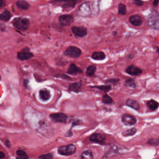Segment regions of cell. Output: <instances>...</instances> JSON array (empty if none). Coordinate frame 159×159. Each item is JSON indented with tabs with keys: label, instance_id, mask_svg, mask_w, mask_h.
Wrapping results in <instances>:
<instances>
[{
	"label": "cell",
	"instance_id": "cell-2",
	"mask_svg": "<svg viewBox=\"0 0 159 159\" xmlns=\"http://www.w3.org/2000/svg\"><path fill=\"white\" fill-rule=\"evenodd\" d=\"M81 2V0H54L51 3L55 6H60L63 9H67L74 8Z\"/></svg>",
	"mask_w": 159,
	"mask_h": 159
},
{
	"label": "cell",
	"instance_id": "cell-9",
	"mask_svg": "<svg viewBox=\"0 0 159 159\" xmlns=\"http://www.w3.org/2000/svg\"><path fill=\"white\" fill-rule=\"evenodd\" d=\"M50 118L52 121L55 123H65L67 119V116L64 113H54L50 115Z\"/></svg>",
	"mask_w": 159,
	"mask_h": 159
},
{
	"label": "cell",
	"instance_id": "cell-6",
	"mask_svg": "<svg viewBox=\"0 0 159 159\" xmlns=\"http://www.w3.org/2000/svg\"><path fill=\"white\" fill-rule=\"evenodd\" d=\"M33 56L34 54L29 51V49L27 47L21 52H18L17 55L18 59H20L21 60H26L30 59L33 57Z\"/></svg>",
	"mask_w": 159,
	"mask_h": 159
},
{
	"label": "cell",
	"instance_id": "cell-35",
	"mask_svg": "<svg viewBox=\"0 0 159 159\" xmlns=\"http://www.w3.org/2000/svg\"><path fill=\"white\" fill-rule=\"evenodd\" d=\"M57 77L65 79V80H71L70 78H69V76L67 75H57Z\"/></svg>",
	"mask_w": 159,
	"mask_h": 159
},
{
	"label": "cell",
	"instance_id": "cell-27",
	"mask_svg": "<svg viewBox=\"0 0 159 159\" xmlns=\"http://www.w3.org/2000/svg\"><path fill=\"white\" fill-rule=\"evenodd\" d=\"M102 101L105 104H106V105H111L112 103H113V99L107 94L103 95L102 98Z\"/></svg>",
	"mask_w": 159,
	"mask_h": 159
},
{
	"label": "cell",
	"instance_id": "cell-10",
	"mask_svg": "<svg viewBox=\"0 0 159 159\" xmlns=\"http://www.w3.org/2000/svg\"><path fill=\"white\" fill-rule=\"evenodd\" d=\"M72 31L79 37H83L87 34V29L83 26H73L72 27Z\"/></svg>",
	"mask_w": 159,
	"mask_h": 159
},
{
	"label": "cell",
	"instance_id": "cell-26",
	"mask_svg": "<svg viewBox=\"0 0 159 159\" xmlns=\"http://www.w3.org/2000/svg\"><path fill=\"white\" fill-rule=\"evenodd\" d=\"M125 86L129 87V88H135L136 87V84L135 81L132 79V78H129L126 80L125 81Z\"/></svg>",
	"mask_w": 159,
	"mask_h": 159
},
{
	"label": "cell",
	"instance_id": "cell-29",
	"mask_svg": "<svg viewBox=\"0 0 159 159\" xmlns=\"http://www.w3.org/2000/svg\"><path fill=\"white\" fill-rule=\"evenodd\" d=\"M147 144L152 146L159 147V139H156V138L150 139L147 141Z\"/></svg>",
	"mask_w": 159,
	"mask_h": 159
},
{
	"label": "cell",
	"instance_id": "cell-25",
	"mask_svg": "<svg viewBox=\"0 0 159 159\" xmlns=\"http://www.w3.org/2000/svg\"><path fill=\"white\" fill-rule=\"evenodd\" d=\"M17 157L16 159H28V156L27 154L22 150H17L16 151Z\"/></svg>",
	"mask_w": 159,
	"mask_h": 159
},
{
	"label": "cell",
	"instance_id": "cell-18",
	"mask_svg": "<svg viewBox=\"0 0 159 159\" xmlns=\"http://www.w3.org/2000/svg\"><path fill=\"white\" fill-rule=\"evenodd\" d=\"M39 96L42 100L47 101L50 98V93L47 90L43 89L39 91Z\"/></svg>",
	"mask_w": 159,
	"mask_h": 159
},
{
	"label": "cell",
	"instance_id": "cell-39",
	"mask_svg": "<svg viewBox=\"0 0 159 159\" xmlns=\"http://www.w3.org/2000/svg\"><path fill=\"white\" fill-rule=\"evenodd\" d=\"M158 3H159V0H154L153 5H154V6H157Z\"/></svg>",
	"mask_w": 159,
	"mask_h": 159
},
{
	"label": "cell",
	"instance_id": "cell-14",
	"mask_svg": "<svg viewBox=\"0 0 159 159\" xmlns=\"http://www.w3.org/2000/svg\"><path fill=\"white\" fill-rule=\"evenodd\" d=\"M80 73H82V70L80 69L78 67H77L75 64H74V63L70 64L69 68L67 70V73L75 75H77Z\"/></svg>",
	"mask_w": 159,
	"mask_h": 159
},
{
	"label": "cell",
	"instance_id": "cell-3",
	"mask_svg": "<svg viewBox=\"0 0 159 159\" xmlns=\"http://www.w3.org/2000/svg\"><path fill=\"white\" fill-rule=\"evenodd\" d=\"M76 152V146L70 144L67 145L61 146L58 149V152L62 155H72Z\"/></svg>",
	"mask_w": 159,
	"mask_h": 159
},
{
	"label": "cell",
	"instance_id": "cell-20",
	"mask_svg": "<svg viewBox=\"0 0 159 159\" xmlns=\"http://www.w3.org/2000/svg\"><path fill=\"white\" fill-rule=\"evenodd\" d=\"M147 105L151 111H155L158 108L159 103L154 99H151L147 102Z\"/></svg>",
	"mask_w": 159,
	"mask_h": 159
},
{
	"label": "cell",
	"instance_id": "cell-12",
	"mask_svg": "<svg viewBox=\"0 0 159 159\" xmlns=\"http://www.w3.org/2000/svg\"><path fill=\"white\" fill-rule=\"evenodd\" d=\"M126 72L130 75L137 76L140 74H141L142 72V70L140 68L135 66V65H129V66H128L126 68Z\"/></svg>",
	"mask_w": 159,
	"mask_h": 159
},
{
	"label": "cell",
	"instance_id": "cell-40",
	"mask_svg": "<svg viewBox=\"0 0 159 159\" xmlns=\"http://www.w3.org/2000/svg\"><path fill=\"white\" fill-rule=\"evenodd\" d=\"M157 52H158V53H159V47L157 48Z\"/></svg>",
	"mask_w": 159,
	"mask_h": 159
},
{
	"label": "cell",
	"instance_id": "cell-23",
	"mask_svg": "<svg viewBox=\"0 0 159 159\" xmlns=\"http://www.w3.org/2000/svg\"><path fill=\"white\" fill-rule=\"evenodd\" d=\"M81 159H94V158H93V153L90 150L84 151L81 154Z\"/></svg>",
	"mask_w": 159,
	"mask_h": 159
},
{
	"label": "cell",
	"instance_id": "cell-33",
	"mask_svg": "<svg viewBox=\"0 0 159 159\" xmlns=\"http://www.w3.org/2000/svg\"><path fill=\"white\" fill-rule=\"evenodd\" d=\"M83 122L79 120V119H75V120H73V123H72V127L70 129H72V127L75 126H78V125H80L81 124H82Z\"/></svg>",
	"mask_w": 159,
	"mask_h": 159
},
{
	"label": "cell",
	"instance_id": "cell-24",
	"mask_svg": "<svg viewBox=\"0 0 159 159\" xmlns=\"http://www.w3.org/2000/svg\"><path fill=\"white\" fill-rule=\"evenodd\" d=\"M96 70V66H95V65H90V66H88V67L87 69L86 74L88 76L91 77L95 74Z\"/></svg>",
	"mask_w": 159,
	"mask_h": 159
},
{
	"label": "cell",
	"instance_id": "cell-11",
	"mask_svg": "<svg viewBox=\"0 0 159 159\" xmlns=\"http://www.w3.org/2000/svg\"><path fill=\"white\" fill-rule=\"evenodd\" d=\"M106 140V136L100 133H95L92 134L90 137V141L93 142L98 144H103Z\"/></svg>",
	"mask_w": 159,
	"mask_h": 159
},
{
	"label": "cell",
	"instance_id": "cell-22",
	"mask_svg": "<svg viewBox=\"0 0 159 159\" xmlns=\"http://www.w3.org/2000/svg\"><path fill=\"white\" fill-rule=\"evenodd\" d=\"M137 133V129L136 128H130L128 129L122 133V135L124 137H128V136H133L136 134Z\"/></svg>",
	"mask_w": 159,
	"mask_h": 159
},
{
	"label": "cell",
	"instance_id": "cell-7",
	"mask_svg": "<svg viewBox=\"0 0 159 159\" xmlns=\"http://www.w3.org/2000/svg\"><path fill=\"white\" fill-rule=\"evenodd\" d=\"M121 121H122V123L125 126H134L137 123V120L136 118L129 114L123 115L122 118H121Z\"/></svg>",
	"mask_w": 159,
	"mask_h": 159
},
{
	"label": "cell",
	"instance_id": "cell-4",
	"mask_svg": "<svg viewBox=\"0 0 159 159\" xmlns=\"http://www.w3.org/2000/svg\"><path fill=\"white\" fill-rule=\"evenodd\" d=\"M64 55L71 58H78L81 55V50L75 46H70L63 52Z\"/></svg>",
	"mask_w": 159,
	"mask_h": 159
},
{
	"label": "cell",
	"instance_id": "cell-17",
	"mask_svg": "<svg viewBox=\"0 0 159 159\" xmlns=\"http://www.w3.org/2000/svg\"><path fill=\"white\" fill-rule=\"evenodd\" d=\"M16 6H17V8L23 9V10H26V9H28L30 7L29 3L25 1V0H18L16 2Z\"/></svg>",
	"mask_w": 159,
	"mask_h": 159
},
{
	"label": "cell",
	"instance_id": "cell-37",
	"mask_svg": "<svg viewBox=\"0 0 159 159\" xmlns=\"http://www.w3.org/2000/svg\"><path fill=\"white\" fill-rule=\"evenodd\" d=\"M5 158V154L4 152L0 151V159H3Z\"/></svg>",
	"mask_w": 159,
	"mask_h": 159
},
{
	"label": "cell",
	"instance_id": "cell-1",
	"mask_svg": "<svg viewBox=\"0 0 159 159\" xmlns=\"http://www.w3.org/2000/svg\"><path fill=\"white\" fill-rule=\"evenodd\" d=\"M13 24L16 29L24 31L27 30L29 27L30 22L29 20L25 17H16L13 21Z\"/></svg>",
	"mask_w": 159,
	"mask_h": 159
},
{
	"label": "cell",
	"instance_id": "cell-30",
	"mask_svg": "<svg viewBox=\"0 0 159 159\" xmlns=\"http://www.w3.org/2000/svg\"><path fill=\"white\" fill-rule=\"evenodd\" d=\"M91 88H95L99 89L101 91H103L105 92H108L111 89V87L110 85H101V86H94L91 87Z\"/></svg>",
	"mask_w": 159,
	"mask_h": 159
},
{
	"label": "cell",
	"instance_id": "cell-8",
	"mask_svg": "<svg viewBox=\"0 0 159 159\" xmlns=\"http://www.w3.org/2000/svg\"><path fill=\"white\" fill-rule=\"evenodd\" d=\"M60 24L63 26H69L73 22V17L70 14L61 15L59 18Z\"/></svg>",
	"mask_w": 159,
	"mask_h": 159
},
{
	"label": "cell",
	"instance_id": "cell-5",
	"mask_svg": "<svg viewBox=\"0 0 159 159\" xmlns=\"http://www.w3.org/2000/svg\"><path fill=\"white\" fill-rule=\"evenodd\" d=\"M148 24L155 29H159V17L155 13H152L149 16L148 19Z\"/></svg>",
	"mask_w": 159,
	"mask_h": 159
},
{
	"label": "cell",
	"instance_id": "cell-36",
	"mask_svg": "<svg viewBox=\"0 0 159 159\" xmlns=\"http://www.w3.org/2000/svg\"><path fill=\"white\" fill-rule=\"evenodd\" d=\"M5 0H0V9L5 6Z\"/></svg>",
	"mask_w": 159,
	"mask_h": 159
},
{
	"label": "cell",
	"instance_id": "cell-34",
	"mask_svg": "<svg viewBox=\"0 0 159 159\" xmlns=\"http://www.w3.org/2000/svg\"><path fill=\"white\" fill-rule=\"evenodd\" d=\"M133 1L135 5H136L137 6H142L144 4V3L142 1H141V0H133Z\"/></svg>",
	"mask_w": 159,
	"mask_h": 159
},
{
	"label": "cell",
	"instance_id": "cell-21",
	"mask_svg": "<svg viewBox=\"0 0 159 159\" xmlns=\"http://www.w3.org/2000/svg\"><path fill=\"white\" fill-rule=\"evenodd\" d=\"M11 17V14L9 11L5 10L3 13L0 14V20L3 21H8Z\"/></svg>",
	"mask_w": 159,
	"mask_h": 159
},
{
	"label": "cell",
	"instance_id": "cell-28",
	"mask_svg": "<svg viewBox=\"0 0 159 159\" xmlns=\"http://www.w3.org/2000/svg\"><path fill=\"white\" fill-rule=\"evenodd\" d=\"M126 11H127V9H126V5L122 3L119 5V7H118V13L119 14L124 15L126 14Z\"/></svg>",
	"mask_w": 159,
	"mask_h": 159
},
{
	"label": "cell",
	"instance_id": "cell-19",
	"mask_svg": "<svg viewBox=\"0 0 159 159\" xmlns=\"http://www.w3.org/2000/svg\"><path fill=\"white\" fill-rule=\"evenodd\" d=\"M81 87V83H74L71 84V85L69 86V90L70 91H73L75 93H78L80 91Z\"/></svg>",
	"mask_w": 159,
	"mask_h": 159
},
{
	"label": "cell",
	"instance_id": "cell-15",
	"mask_svg": "<svg viewBox=\"0 0 159 159\" xmlns=\"http://www.w3.org/2000/svg\"><path fill=\"white\" fill-rule=\"evenodd\" d=\"M126 104L127 106L131 108L136 111H138L140 109V105L139 102L133 99H127L126 101Z\"/></svg>",
	"mask_w": 159,
	"mask_h": 159
},
{
	"label": "cell",
	"instance_id": "cell-32",
	"mask_svg": "<svg viewBox=\"0 0 159 159\" xmlns=\"http://www.w3.org/2000/svg\"><path fill=\"white\" fill-rule=\"evenodd\" d=\"M119 81V79H118V78H112V79L107 80L106 81V83H112V84H114V85H116V84H117Z\"/></svg>",
	"mask_w": 159,
	"mask_h": 159
},
{
	"label": "cell",
	"instance_id": "cell-16",
	"mask_svg": "<svg viewBox=\"0 0 159 159\" xmlns=\"http://www.w3.org/2000/svg\"><path fill=\"white\" fill-rule=\"evenodd\" d=\"M91 57L96 60H102L106 58V55L103 52H94L92 54Z\"/></svg>",
	"mask_w": 159,
	"mask_h": 159
},
{
	"label": "cell",
	"instance_id": "cell-38",
	"mask_svg": "<svg viewBox=\"0 0 159 159\" xmlns=\"http://www.w3.org/2000/svg\"><path fill=\"white\" fill-rule=\"evenodd\" d=\"M5 144L8 147H11V144H10V142H9V140H6V142H5Z\"/></svg>",
	"mask_w": 159,
	"mask_h": 159
},
{
	"label": "cell",
	"instance_id": "cell-31",
	"mask_svg": "<svg viewBox=\"0 0 159 159\" xmlns=\"http://www.w3.org/2000/svg\"><path fill=\"white\" fill-rule=\"evenodd\" d=\"M53 157H54L53 154L49 153V154H44V155L39 156V158L40 159H52Z\"/></svg>",
	"mask_w": 159,
	"mask_h": 159
},
{
	"label": "cell",
	"instance_id": "cell-41",
	"mask_svg": "<svg viewBox=\"0 0 159 159\" xmlns=\"http://www.w3.org/2000/svg\"><path fill=\"white\" fill-rule=\"evenodd\" d=\"M1 79H2V77H1V75H0V80H1Z\"/></svg>",
	"mask_w": 159,
	"mask_h": 159
},
{
	"label": "cell",
	"instance_id": "cell-13",
	"mask_svg": "<svg viewBox=\"0 0 159 159\" xmlns=\"http://www.w3.org/2000/svg\"><path fill=\"white\" fill-rule=\"evenodd\" d=\"M129 22L134 26H140L143 23V20L141 16L138 15H133L129 17Z\"/></svg>",
	"mask_w": 159,
	"mask_h": 159
}]
</instances>
